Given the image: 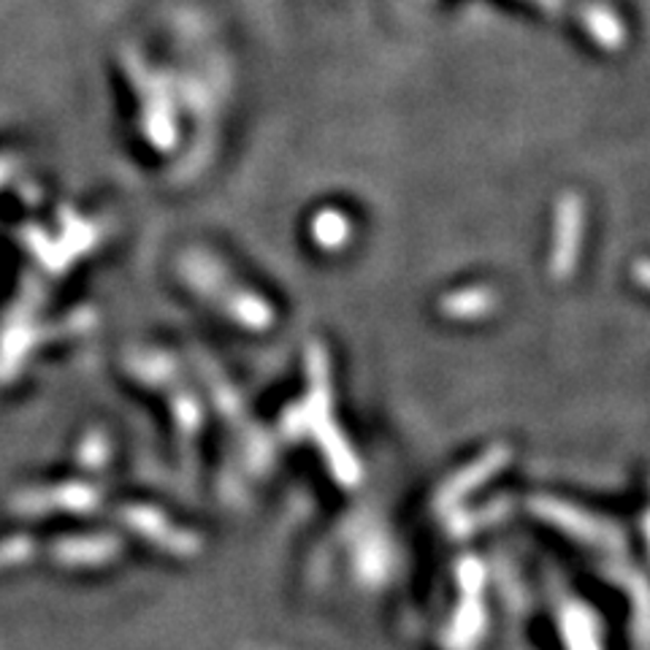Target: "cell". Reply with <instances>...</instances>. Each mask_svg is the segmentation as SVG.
<instances>
[{"instance_id": "1", "label": "cell", "mask_w": 650, "mask_h": 650, "mask_svg": "<svg viewBox=\"0 0 650 650\" xmlns=\"http://www.w3.org/2000/svg\"><path fill=\"white\" fill-rule=\"evenodd\" d=\"M128 523L139 534L147 536L155 548L166 550V553L177 555V559H190L201 550V540L190 531L171 526L168 518H162L158 510H128Z\"/></svg>"}, {"instance_id": "3", "label": "cell", "mask_w": 650, "mask_h": 650, "mask_svg": "<svg viewBox=\"0 0 650 650\" xmlns=\"http://www.w3.org/2000/svg\"><path fill=\"white\" fill-rule=\"evenodd\" d=\"M472 580H466L469 597L461 604L459 618L450 627V648L464 650L469 646H474V640H480L483 634V604H480V583H477V569L472 567Z\"/></svg>"}, {"instance_id": "2", "label": "cell", "mask_w": 650, "mask_h": 650, "mask_svg": "<svg viewBox=\"0 0 650 650\" xmlns=\"http://www.w3.org/2000/svg\"><path fill=\"white\" fill-rule=\"evenodd\" d=\"M536 510H540V515H548L550 521L559 523L567 534L583 540V545L604 550V553H618V550L623 548L621 534H618V529L610 526V523L589 521V518H583L580 512L559 508V504H540Z\"/></svg>"}, {"instance_id": "4", "label": "cell", "mask_w": 650, "mask_h": 650, "mask_svg": "<svg viewBox=\"0 0 650 650\" xmlns=\"http://www.w3.org/2000/svg\"><path fill=\"white\" fill-rule=\"evenodd\" d=\"M564 627H567V642L569 650H602L599 642V623L593 621L591 612L583 604H572L564 612Z\"/></svg>"}]
</instances>
